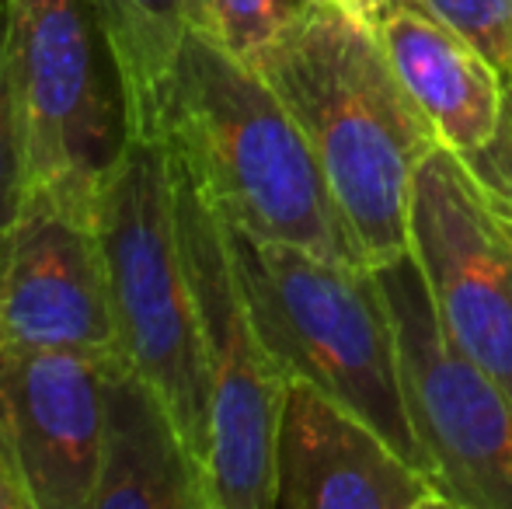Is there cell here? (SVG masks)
<instances>
[{"instance_id": "7a4b0ae2", "label": "cell", "mask_w": 512, "mask_h": 509, "mask_svg": "<svg viewBox=\"0 0 512 509\" xmlns=\"http://www.w3.org/2000/svg\"><path fill=\"white\" fill-rule=\"evenodd\" d=\"M161 140L230 227L331 262H366L286 102L199 28L185 32L164 81Z\"/></svg>"}, {"instance_id": "9a60e30c", "label": "cell", "mask_w": 512, "mask_h": 509, "mask_svg": "<svg viewBox=\"0 0 512 509\" xmlns=\"http://www.w3.org/2000/svg\"><path fill=\"white\" fill-rule=\"evenodd\" d=\"M307 4L310 0H192L189 28H199L237 60L255 63Z\"/></svg>"}, {"instance_id": "277c9868", "label": "cell", "mask_w": 512, "mask_h": 509, "mask_svg": "<svg viewBox=\"0 0 512 509\" xmlns=\"http://www.w3.org/2000/svg\"><path fill=\"white\" fill-rule=\"evenodd\" d=\"M95 231L122 360L161 391L206 468L213 391L178 238L171 150L161 136H129L98 192Z\"/></svg>"}, {"instance_id": "ac0fdd59", "label": "cell", "mask_w": 512, "mask_h": 509, "mask_svg": "<svg viewBox=\"0 0 512 509\" xmlns=\"http://www.w3.org/2000/svg\"><path fill=\"white\" fill-rule=\"evenodd\" d=\"M481 175V182L492 185L499 196L512 199V77L506 81V112H502V129L495 143L481 157L467 161Z\"/></svg>"}, {"instance_id": "44dd1931", "label": "cell", "mask_w": 512, "mask_h": 509, "mask_svg": "<svg viewBox=\"0 0 512 509\" xmlns=\"http://www.w3.org/2000/svg\"><path fill=\"white\" fill-rule=\"evenodd\" d=\"M495 196H499V192H495ZM499 203H502V206H506V213H509V217H512V199H506V196H499Z\"/></svg>"}, {"instance_id": "8992f818", "label": "cell", "mask_w": 512, "mask_h": 509, "mask_svg": "<svg viewBox=\"0 0 512 509\" xmlns=\"http://www.w3.org/2000/svg\"><path fill=\"white\" fill-rule=\"evenodd\" d=\"M28 133V192L95 217L129 143L119 63L91 0H4Z\"/></svg>"}, {"instance_id": "9c48e42d", "label": "cell", "mask_w": 512, "mask_h": 509, "mask_svg": "<svg viewBox=\"0 0 512 509\" xmlns=\"http://www.w3.org/2000/svg\"><path fill=\"white\" fill-rule=\"evenodd\" d=\"M0 349L126 363L91 213L28 192L0 265Z\"/></svg>"}, {"instance_id": "5bb4252c", "label": "cell", "mask_w": 512, "mask_h": 509, "mask_svg": "<svg viewBox=\"0 0 512 509\" xmlns=\"http://www.w3.org/2000/svg\"><path fill=\"white\" fill-rule=\"evenodd\" d=\"M192 0H91L112 42L129 136H161V95L189 32Z\"/></svg>"}, {"instance_id": "7402d4cb", "label": "cell", "mask_w": 512, "mask_h": 509, "mask_svg": "<svg viewBox=\"0 0 512 509\" xmlns=\"http://www.w3.org/2000/svg\"><path fill=\"white\" fill-rule=\"evenodd\" d=\"M310 4H331V7H335L338 0H310Z\"/></svg>"}, {"instance_id": "5b68a950", "label": "cell", "mask_w": 512, "mask_h": 509, "mask_svg": "<svg viewBox=\"0 0 512 509\" xmlns=\"http://www.w3.org/2000/svg\"><path fill=\"white\" fill-rule=\"evenodd\" d=\"M171 178L178 238L196 297L213 391L206 457L209 506L276 509V429L290 381L251 321L227 227L175 150Z\"/></svg>"}, {"instance_id": "3957f363", "label": "cell", "mask_w": 512, "mask_h": 509, "mask_svg": "<svg viewBox=\"0 0 512 509\" xmlns=\"http://www.w3.org/2000/svg\"><path fill=\"white\" fill-rule=\"evenodd\" d=\"M223 227L251 321L286 381L321 387L429 475L405 401L398 328L377 265L331 262L304 248L258 241L227 220Z\"/></svg>"}, {"instance_id": "30bf717a", "label": "cell", "mask_w": 512, "mask_h": 509, "mask_svg": "<svg viewBox=\"0 0 512 509\" xmlns=\"http://www.w3.org/2000/svg\"><path fill=\"white\" fill-rule=\"evenodd\" d=\"M108 367L81 353L0 349V426L32 509H91Z\"/></svg>"}, {"instance_id": "ffe728a7", "label": "cell", "mask_w": 512, "mask_h": 509, "mask_svg": "<svg viewBox=\"0 0 512 509\" xmlns=\"http://www.w3.org/2000/svg\"><path fill=\"white\" fill-rule=\"evenodd\" d=\"M391 4V0H345L338 11H345V14H352V18H359L363 25H377V18L384 14V7Z\"/></svg>"}, {"instance_id": "7c38bea8", "label": "cell", "mask_w": 512, "mask_h": 509, "mask_svg": "<svg viewBox=\"0 0 512 509\" xmlns=\"http://www.w3.org/2000/svg\"><path fill=\"white\" fill-rule=\"evenodd\" d=\"M373 32L439 147L464 161L485 154L502 129L506 74L425 0H391Z\"/></svg>"}, {"instance_id": "2e32d148", "label": "cell", "mask_w": 512, "mask_h": 509, "mask_svg": "<svg viewBox=\"0 0 512 509\" xmlns=\"http://www.w3.org/2000/svg\"><path fill=\"white\" fill-rule=\"evenodd\" d=\"M28 133L21 112L18 77L11 60V32H7V7L0 0V265H4L11 234L28 199Z\"/></svg>"}, {"instance_id": "e0dca14e", "label": "cell", "mask_w": 512, "mask_h": 509, "mask_svg": "<svg viewBox=\"0 0 512 509\" xmlns=\"http://www.w3.org/2000/svg\"><path fill=\"white\" fill-rule=\"evenodd\" d=\"M439 18L474 42L495 67L512 77V0H425Z\"/></svg>"}, {"instance_id": "6da1fadb", "label": "cell", "mask_w": 512, "mask_h": 509, "mask_svg": "<svg viewBox=\"0 0 512 509\" xmlns=\"http://www.w3.org/2000/svg\"><path fill=\"white\" fill-rule=\"evenodd\" d=\"M251 67L304 129L366 262L408 255L411 189L439 140L377 32L331 4H307Z\"/></svg>"}, {"instance_id": "8fae6325", "label": "cell", "mask_w": 512, "mask_h": 509, "mask_svg": "<svg viewBox=\"0 0 512 509\" xmlns=\"http://www.w3.org/2000/svg\"><path fill=\"white\" fill-rule=\"evenodd\" d=\"M276 509H446V499L342 401L290 381L276 429Z\"/></svg>"}, {"instance_id": "ba28073f", "label": "cell", "mask_w": 512, "mask_h": 509, "mask_svg": "<svg viewBox=\"0 0 512 509\" xmlns=\"http://www.w3.org/2000/svg\"><path fill=\"white\" fill-rule=\"evenodd\" d=\"M408 252L443 332L512 394V217L492 185L446 147L415 175Z\"/></svg>"}, {"instance_id": "4fadbf2b", "label": "cell", "mask_w": 512, "mask_h": 509, "mask_svg": "<svg viewBox=\"0 0 512 509\" xmlns=\"http://www.w3.org/2000/svg\"><path fill=\"white\" fill-rule=\"evenodd\" d=\"M213 509L206 468L168 401L129 363L105 374L102 464L91 509Z\"/></svg>"}, {"instance_id": "d6986e66", "label": "cell", "mask_w": 512, "mask_h": 509, "mask_svg": "<svg viewBox=\"0 0 512 509\" xmlns=\"http://www.w3.org/2000/svg\"><path fill=\"white\" fill-rule=\"evenodd\" d=\"M0 509H32L25 482H21V471H18V464H14L4 426H0Z\"/></svg>"}, {"instance_id": "52a82bcc", "label": "cell", "mask_w": 512, "mask_h": 509, "mask_svg": "<svg viewBox=\"0 0 512 509\" xmlns=\"http://www.w3.org/2000/svg\"><path fill=\"white\" fill-rule=\"evenodd\" d=\"M377 276L432 485L446 509H512V394L443 332L411 252L377 265Z\"/></svg>"}]
</instances>
